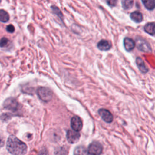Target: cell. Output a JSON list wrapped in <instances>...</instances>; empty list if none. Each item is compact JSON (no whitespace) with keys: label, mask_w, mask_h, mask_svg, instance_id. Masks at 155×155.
I'll return each mask as SVG.
<instances>
[{"label":"cell","mask_w":155,"mask_h":155,"mask_svg":"<svg viewBox=\"0 0 155 155\" xmlns=\"http://www.w3.org/2000/svg\"><path fill=\"white\" fill-rule=\"evenodd\" d=\"M7 149L13 155H24L27 153V147L16 136L11 135L7 140Z\"/></svg>","instance_id":"1"},{"label":"cell","mask_w":155,"mask_h":155,"mask_svg":"<svg viewBox=\"0 0 155 155\" xmlns=\"http://www.w3.org/2000/svg\"><path fill=\"white\" fill-rule=\"evenodd\" d=\"M136 45L139 50L147 53L151 52V48L149 43L142 38L137 36L136 38Z\"/></svg>","instance_id":"2"},{"label":"cell","mask_w":155,"mask_h":155,"mask_svg":"<svg viewBox=\"0 0 155 155\" xmlns=\"http://www.w3.org/2000/svg\"><path fill=\"white\" fill-rule=\"evenodd\" d=\"M37 94L39 97L44 102L50 101L53 96L52 91L47 87H39L37 90Z\"/></svg>","instance_id":"3"},{"label":"cell","mask_w":155,"mask_h":155,"mask_svg":"<svg viewBox=\"0 0 155 155\" xmlns=\"http://www.w3.org/2000/svg\"><path fill=\"white\" fill-rule=\"evenodd\" d=\"M102 151V146L97 142H92L88 147V153L90 155H100Z\"/></svg>","instance_id":"4"},{"label":"cell","mask_w":155,"mask_h":155,"mask_svg":"<svg viewBox=\"0 0 155 155\" xmlns=\"http://www.w3.org/2000/svg\"><path fill=\"white\" fill-rule=\"evenodd\" d=\"M99 114L101 116L103 120L107 123H111L113 120V116L112 114L107 109L101 108L98 111Z\"/></svg>","instance_id":"5"},{"label":"cell","mask_w":155,"mask_h":155,"mask_svg":"<svg viewBox=\"0 0 155 155\" xmlns=\"http://www.w3.org/2000/svg\"><path fill=\"white\" fill-rule=\"evenodd\" d=\"M67 138L68 142L70 143H74L79 140L80 134L78 131L69 130L67 132Z\"/></svg>","instance_id":"6"},{"label":"cell","mask_w":155,"mask_h":155,"mask_svg":"<svg viewBox=\"0 0 155 155\" xmlns=\"http://www.w3.org/2000/svg\"><path fill=\"white\" fill-rule=\"evenodd\" d=\"M4 107L6 109L16 111L18 107V103L15 99L8 98L5 101L4 103Z\"/></svg>","instance_id":"7"},{"label":"cell","mask_w":155,"mask_h":155,"mask_svg":"<svg viewBox=\"0 0 155 155\" xmlns=\"http://www.w3.org/2000/svg\"><path fill=\"white\" fill-rule=\"evenodd\" d=\"M71 127L74 131H79L82 128V122L78 116H73L71 120Z\"/></svg>","instance_id":"8"},{"label":"cell","mask_w":155,"mask_h":155,"mask_svg":"<svg viewBox=\"0 0 155 155\" xmlns=\"http://www.w3.org/2000/svg\"><path fill=\"white\" fill-rule=\"evenodd\" d=\"M124 46L127 51H131L134 48L136 43L132 39L126 37L124 39Z\"/></svg>","instance_id":"9"},{"label":"cell","mask_w":155,"mask_h":155,"mask_svg":"<svg viewBox=\"0 0 155 155\" xmlns=\"http://www.w3.org/2000/svg\"><path fill=\"white\" fill-rule=\"evenodd\" d=\"M111 44L110 41L105 40V39H102L101 40L97 45V48L102 51H107L109 50L111 48Z\"/></svg>","instance_id":"10"},{"label":"cell","mask_w":155,"mask_h":155,"mask_svg":"<svg viewBox=\"0 0 155 155\" xmlns=\"http://www.w3.org/2000/svg\"><path fill=\"white\" fill-rule=\"evenodd\" d=\"M136 64L137 65V67H138L139 70L143 74L147 73L148 71V68L146 66L143 60L140 58V57H137L136 59Z\"/></svg>","instance_id":"11"},{"label":"cell","mask_w":155,"mask_h":155,"mask_svg":"<svg viewBox=\"0 0 155 155\" xmlns=\"http://www.w3.org/2000/svg\"><path fill=\"white\" fill-rule=\"evenodd\" d=\"M130 18L133 21L139 23L143 21V15L139 11H134L130 13Z\"/></svg>","instance_id":"12"},{"label":"cell","mask_w":155,"mask_h":155,"mask_svg":"<svg viewBox=\"0 0 155 155\" xmlns=\"http://www.w3.org/2000/svg\"><path fill=\"white\" fill-rule=\"evenodd\" d=\"M144 30L150 35H155V22H148L144 26Z\"/></svg>","instance_id":"13"},{"label":"cell","mask_w":155,"mask_h":155,"mask_svg":"<svg viewBox=\"0 0 155 155\" xmlns=\"http://www.w3.org/2000/svg\"><path fill=\"white\" fill-rule=\"evenodd\" d=\"M145 7L148 10H153L155 8V0L142 1Z\"/></svg>","instance_id":"14"},{"label":"cell","mask_w":155,"mask_h":155,"mask_svg":"<svg viewBox=\"0 0 155 155\" xmlns=\"http://www.w3.org/2000/svg\"><path fill=\"white\" fill-rule=\"evenodd\" d=\"M74 155H88V153L84 147L79 146L74 150Z\"/></svg>","instance_id":"15"},{"label":"cell","mask_w":155,"mask_h":155,"mask_svg":"<svg viewBox=\"0 0 155 155\" xmlns=\"http://www.w3.org/2000/svg\"><path fill=\"white\" fill-rule=\"evenodd\" d=\"M122 8L125 10H129L133 7L134 1L131 0H123L121 1Z\"/></svg>","instance_id":"16"},{"label":"cell","mask_w":155,"mask_h":155,"mask_svg":"<svg viewBox=\"0 0 155 155\" xmlns=\"http://www.w3.org/2000/svg\"><path fill=\"white\" fill-rule=\"evenodd\" d=\"M9 15L4 10L0 9V21L6 22L9 20Z\"/></svg>","instance_id":"17"},{"label":"cell","mask_w":155,"mask_h":155,"mask_svg":"<svg viewBox=\"0 0 155 155\" xmlns=\"http://www.w3.org/2000/svg\"><path fill=\"white\" fill-rule=\"evenodd\" d=\"M9 43V41L7 38H3L0 40V47H5L7 46V45Z\"/></svg>","instance_id":"18"},{"label":"cell","mask_w":155,"mask_h":155,"mask_svg":"<svg viewBox=\"0 0 155 155\" xmlns=\"http://www.w3.org/2000/svg\"><path fill=\"white\" fill-rule=\"evenodd\" d=\"M52 8H53V12H54L60 18H61V19H62V18H63L62 13V12L59 10V9L58 7H52Z\"/></svg>","instance_id":"19"},{"label":"cell","mask_w":155,"mask_h":155,"mask_svg":"<svg viewBox=\"0 0 155 155\" xmlns=\"http://www.w3.org/2000/svg\"><path fill=\"white\" fill-rule=\"evenodd\" d=\"M6 30H7V31H8L9 33H13V32H14V31H15V27H14V26H13V25L10 24V25H8L6 27Z\"/></svg>","instance_id":"20"},{"label":"cell","mask_w":155,"mask_h":155,"mask_svg":"<svg viewBox=\"0 0 155 155\" xmlns=\"http://www.w3.org/2000/svg\"><path fill=\"white\" fill-rule=\"evenodd\" d=\"M108 5L110 7H114L117 4V1L115 0H110V1H107Z\"/></svg>","instance_id":"21"},{"label":"cell","mask_w":155,"mask_h":155,"mask_svg":"<svg viewBox=\"0 0 155 155\" xmlns=\"http://www.w3.org/2000/svg\"><path fill=\"white\" fill-rule=\"evenodd\" d=\"M4 144V139H3V138H2V137H0V148H1L2 147H3Z\"/></svg>","instance_id":"22"}]
</instances>
